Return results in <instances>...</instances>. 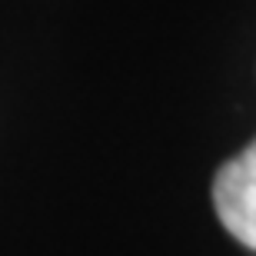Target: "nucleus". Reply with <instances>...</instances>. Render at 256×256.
<instances>
[{
	"mask_svg": "<svg viewBox=\"0 0 256 256\" xmlns=\"http://www.w3.org/2000/svg\"><path fill=\"white\" fill-rule=\"evenodd\" d=\"M213 206L223 226L243 246L256 250V140L220 166L213 180Z\"/></svg>",
	"mask_w": 256,
	"mask_h": 256,
	"instance_id": "obj_1",
	"label": "nucleus"
}]
</instances>
